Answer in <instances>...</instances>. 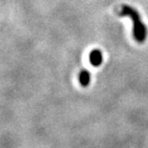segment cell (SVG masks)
<instances>
[{
  "label": "cell",
  "mask_w": 148,
  "mask_h": 148,
  "mask_svg": "<svg viewBox=\"0 0 148 148\" xmlns=\"http://www.w3.org/2000/svg\"><path fill=\"white\" fill-rule=\"evenodd\" d=\"M89 58H90L91 63H92L94 66H96V67L100 65L102 62V55L99 50H94V51L91 52Z\"/></svg>",
  "instance_id": "7a4b0ae2"
},
{
  "label": "cell",
  "mask_w": 148,
  "mask_h": 148,
  "mask_svg": "<svg viewBox=\"0 0 148 148\" xmlns=\"http://www.w3.org/2000/svg\"><path fill=\"white\" fill-rule=\"evenodd\" d=\"M121 15H127L130 16L133 20L134 24V37L138 42H143L146 38V28L144 24L141 22L140 14L138 12L128 5H124L122 7V11L121 12Z\"/></svg>",
  "instance_id": "6da1fadb"
},
{
  "label": "cell",
  "mask_w": 148,
  "mask_h": 148,
  "mask_svg": "<svg viewBox=\"0 0 148 148\" xmlns=\"http://www.w3.org/2000/svg\"><path fill=\"white\" fill-rule=\"evenodd\" d=\"M79 81L83 86H87L90 82V74L89 72L84 70L80 73L79 75Z\"/></svg>",
  "instance_id": "3957f363"
}]
</instances>
